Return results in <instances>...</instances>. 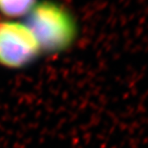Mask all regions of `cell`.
<instances>
[{
	"mask_svg": "<svg viewBox=\"0 0 148 148\" xmlns=\"http://www.w3.org/2000/svg\"><path fill=\"white\" fill-rule=\"evenodd\" d=\"M25 16L24 24L36 37L41 53L65 52L77 38L78 26L75 16L56 2H36Z\"/></svg>",
	"mask_w": 148,
	"mask_h": 148,
	"instance_id": "obj_1",
	"label": "cell"
},
{
	"mask_svg": "<svg viewBox=\"0 0 148 148\" xmlns=\"http://www.w3.org/2000/svg\"><path fill=\"white\" fill-rule=\"evenodd\" d=\"M41 53L36 37L24 22L0 20V65L18 70L33 64Z\"/></svg>",
	"mask_w": 148,
	"mask_h": 148,
	"instance_id": "obj_2",
	"label": "cell"
},
{
	"mask_svg": "<svg viewBox=\"0 0 148 148\" xmlns=\"http://www.w3.org/2000/svg\"><path fill=\"white\" fill-rule=\"evenodd\" d=\"M36 0H0V12L10 17L26 15Z\"/></svg>",
	"mask_w": 148,
	"mask_h": 148,
	"instance_id": "obj_3",
	"label": "cell"
}]
</instances>
